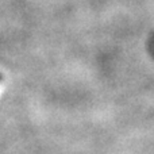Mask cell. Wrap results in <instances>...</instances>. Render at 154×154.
I'll return each instance as SVG.
<instances>
[{
	"instance_id": "6da1fadb",
	"label": "cell",
	"mask_w": 154,
	"mask_h": 154,
	"mask_svg": "<svg viewBox=\"0 0 154 154\" xmlns=\"http://www.w3.org/2000/svg\"><path fill=\"white\" fill-rule=\"evenodd\" d=\"M2 81H3V76L0 75V82H2Z\"/></svg>"
}]
</instances>
